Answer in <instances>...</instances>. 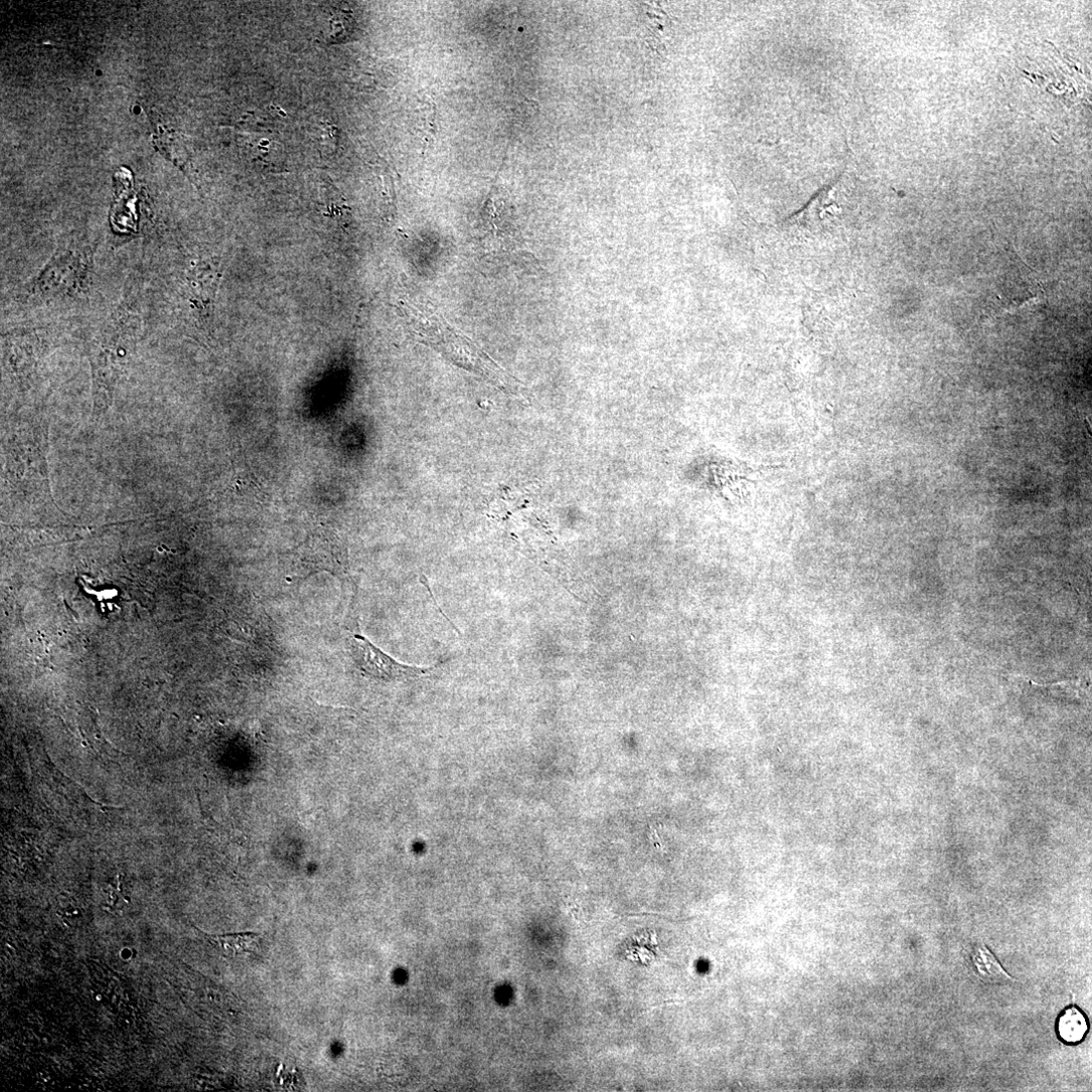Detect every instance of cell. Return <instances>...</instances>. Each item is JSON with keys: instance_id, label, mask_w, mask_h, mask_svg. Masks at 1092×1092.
<instances>
[{"instance_id": "1", "label": "cell", "mask_w": 1092, "mask_h": 1092, "mask_svg": "<svg viewBox=\"0 0 1092 1092\" xmlns=\"http://www.w3.org/2000/svg\"><path fill=\"white\" fill-rule=\"evenodd\" d=\"M405 318L419 341L442 354L453 365L485 379L505 390L507 376L489 356L470 340L451 329L445 321L407 302L401 303Z\"/></svg>"}, {"instance_id": "2", "label": "cell", "mask_w": 1092, "mask_h": 1092, "mask_svg": "<svg viewBox=\"0 0 1092 1092\" xmlns=\"http://www.w3.org/2000/svg\"><path fill=\"white\" fill-rule=\"evenodd\" d=\"M89 256L83 247L59 248L52 260L35 279L31 291L36 295L53 297L76 288L85 275Z\"/></svg>"}, {"instance_id": "5", "label": "cell", "mask_w": 1092, "mask_h": 1092, "mask_svg": "<svg viewBox=\"0 0 1092 1092\" xmlns=\"http://www.w3.org/2000/svg\"><path fill=\"white\" fill-rule=\"evenodd\" d=\"M208 939L224 956L235 959L256 955L261 947L260 934L255 932L210 935Z\"/></svg>"}, {"instance_id": "6", "label": "cell", "mask_w": 1092, "mask_h": 1092, "mask_svg": "<svg viewBox=\"0 0 1092 1092\" xmlns=\"http://www.w3.org/2000/svg\"><path fill=\"white\" fill-rule=\"evenodd\" d=\"M1055 1031L1058 1040L1064 1045L1078 1046L1089 1033L1088 1018L1077 1006H1068L1058 1015Z\"/></svg>"}, {"instance_id": "3", "label": "cell", "mask_w": 1092, "mask_h": 1092, "mask_svg": "<svg viewBox=\"0 0 1092 1092\" xmlns=\"http://www.w3.org/2000/svg\"><path fill=\"white\" fill-rule=\"evenodd\" d=\"M352 653L357 667L363 674L374 679L385 681L413 679L432 671V669L410 667L397 662L359 634L353 636Z\"/></svg>"}, {"instance_id": "4", "label": "cell", "mask_w": 1092, "mask_h": 1092, "mask_svg": "<svg viewBox=\"0 0 1092 1092\" xmlns=\"http://www.w3.org/2000/svg\"><path fill=\"white\" fill-rule=\"evenodd\" d=\"M220 261H203L196 264L188 273L187 281L191 301L204 319L213 314L217 290L222 276Z\"/></svg>"}, {"instance_id": "8", "label": "cell", "mask_w": 1092, "mask_h": 1092, "mask_svg": "<svg viewBox=\"0 0 1092 1092\" xmlns=\"http://www.w3.org/2000/svg\"><path fill=\"white\" fill-rule=\"evenodd\" d=\"M650 830H651L650 840H651L652 845L658 850H664V845H663V843L661 841V838H660V836L658 834L657 828L654 827V826H651Z\"/></svg>"}, {"instance_id": "7", "label": "cell", "mask_w": 1092, "mask_h": 1092, "mask_svg": "<svg viewBox=\"0 0 1092 1092\" xmlns=\"http://www.w3.org/2000/svg\"><path fill=\"white\" fill-rule=\"evenodd\" d=\"M971 962L977 976L986 984L1013 981L995 954L985 945H977L971 953Z\"/></svg>"}]
</instances>
